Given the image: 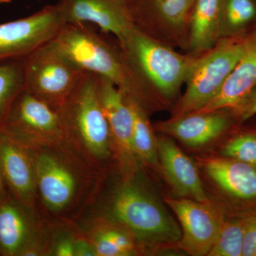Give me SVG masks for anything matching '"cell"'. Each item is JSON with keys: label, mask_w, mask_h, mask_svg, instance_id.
<instances>
[{"label": "cell", "mask_w": 256, "mask_h": 256, "mask_svg": "<svg viewBox=\"0 0 256 256\" xmlns=\"http://www.w3.org/2000/svg\"><path fill=\"white\" fill-rule=\"evenodd\" d=\"M166 204L182 229L176 246L191 256H208L224 222L222 214L210 202L181 197L166 198Z\"/></svg>", "instance_id": "7c38bea8"}, {"label": "cell", "mask_w": 256, "mask_h": 256, "mask_svg": "<svg viewBox=\"0 0 256 256\" xmlns=\"http://www.w3.org/2000/svg\"><path fill=\"white\" fill-rule=\"evenodd\" d=\"M48 244L34 207L10 194L0 202V256H46Z\"/></svg>", "instance_id": "8fae6325"}, {"label": "cell", "mask_w": 256, "mask_h": 256, "mask_svg": "<svg viewBox=\"0 0 256 256\" xmlns=\"http://www.w3.org/2000/svg\"><path fill=\"white\" fill-rule=\"evenodd\" d=\"M233 114L236 122H245L256 114V86L244 100L234 107L229 109Z\"/></svg>", "instance_id": "83f0119b"}, {"label": "cell", "mask_w": 256, "mask_h": 256, "mask_svg": "<svg viewBox=\"0 0 256 256\" xmlns=\"http://www.w3.org/2000/svg\"><path fill=\"white\" fill-rule=\"evenodd\" d=\"M33 152L37 195L50 213H66L80 198L86 180L82 168L89 164L66 140Z\"/></svg>", "instance_id": "5b68a950"}, {"label": "cell", "mask_w": 256, "mask_h": 256, "mask_svg": "<svg viewBox=\"0 0 256 256\" xmlns=\"http://www.w3.org/2000/svg\"><path fill=\"white\" fill-rule=\"evenodd\" d=\"M119 46L136 72L172 104L198 66L203 54H180L175 48L130 28Z\"/></svg>", "instance_id": "277c9868"}, {"label": "cell", "mask_w": 256, "mask_h": 256, "mask_svg": "<svg viewBox=\"0 0 256 256\" xmlns=\"http://www.w3.org/2000/svg\"><path fill=\"white\" fill-rule=\"evenodd\" d=\"M133 176L122 178L100 202L94 216L127 229L144 250L176 244L182 232L162 204Z\"/></svg>", "instance_id": "7a4b0ae2"}, {"label": "cell", "mask_w": 256, "mask_h": 256, "mask_svg": "<svg viewBox=\"0 0 256 256\" xmlns=\"http://www.w3.org/2000/svg\"><path fill=\"white\" fill-rule=\"evenodd\" d=\"M8 195H9V193H8L2 178L1 175H0V202L4 200Z\"/></svg>", "instance_id": "4dcf8cb0"}, {"label": "cell", "mask_w": 256, "mask_h": 256, "mask_svg": "<svg viewBox=\"0 0 256 256\" xmlns=\"http://www.w3.org/2000/svg\"><path fill=\"white\" fill-rule=\"evenodd\" d=\"M64 24L56 3L26 18L0 24V64L26 60L52 41Z\"/></svg>", "instance_id": "30bf717a"}, {"label": "cell", "mask_w": 256, "mask_h": 256, "mask_svg": "<svg viewBox=\"0 0 256 256\" xmlns=\"http://www.w3.org/2000/svg\"><path fill=\"white\" fill-rule=\"evenodd\" d=\"M235 122L229 109L210 112L196 111L159 121L154 124V129L175 138L186 146L195 148L220 138Z\"/></svg>", "instance_id": "9a60e30c"}, {"label": "cell", "mask_w": 256, "mask_h": 256, "mask_svg": "<svg viewBox=\"0 0 256 256\" xmlns=\"http://www.w3.org/2000/svg\"><path fill=\"white\" fill-rule=\"evenodd\" d=\"M158 140V156L163 172L178 196L208 202L196 166L169 136Z\"/></svg>", "instance_id": "e0dca14e"}, {"label": "cell", "mask_w": 256, "mask_h": 256, "mask_svg": "<svg viewBox=\"0 0 256 256\" xmlns=\"http://www.w3.org/2000/svg\"><path fill=\"white\" fill-rule=\"evenodd\" d=\"M86 236L92 242L96 256H132L141 254L137 240L118 224L94 216Z\"/></svg>", "instance_id": "ffe728a7"}, {"label": "cell", "mask_w": 256, "mask_h": 256, "mask_svg": "<svg viewBox=\"0 0 256 256\" xmlns=\"http://www.w3.org/2000/svg\"><path fill=\"white\" fill-rule=\"evenodd\" d=\"M24 90V60L0 64V128Z\"/></svg>", "instance_id": "cb8c5ba5"}, {"label": "cell", "mask_w": 256, "mask_h": 256, "mask_svg": "<svg viewBox=\"0 0 256 256\" xmlns=\"http://www.w3.org/2000/svg\"><path fill=\"white\" fill-rule=\"evenodd\" d=\"M250 33L220 38L216 44L204 55L186 82L182 96L173 108L172 117L201 110L220 92L242 58Z\"/></svg>", "instance_id": "8992f818"}, {"label": "cell", "mask_w": 256, "mask_h": 256, "mask_svg": "<svg viewBox=\"0 0 256 256\" xmlns=\"http://www.w3.org/2000/svg\"><path fill=\"white\" fill-rule=\"evenodd\" d=\"M208 176L226 194L244 202L256 201V166L225 156L201 160Z\"/></svg>", "instance_id": "ac0fdd59"}, {"label": "cell", "mask_w": 256, "mask_h": 256, "mask_svg": "<svg viewBox=\"0 0 256 256\" xmlns=\"http://www.w3.org/2000/svg\"><path fill=\"white\" fill-rule=\"evenodd\" d=\"M133 116L132 149L141 165L159 168L158 140L154 134V126L149 119V112L137 100L124 96Z\"/></svg>", "instance_id": "7402d4cb"}, {"label": "cell", "mask_w": 256, "mask_h": 256, "mask_svg": "<svg viewBox=\"0 0 256 256\" xmlns=\"http://www.w3.org/2000/svg\"><path fill=\"white\" fill-rule=\"evenodd\" d=\"M86 73L52 40L24 60L25 90L58 110Z\"/></svg>", "instance_id": "52a82bcc"}, {"label": "cell", "mask_w": 256, "mask_h": 256, "mask_svg": "<svg viewBox=\"0 0 256 256\" xmlns=\"http://www.w3.org/2000/svg\"><path fill=\"white\" fill-rule=\"evenodd\" d=\"M75 256H96L92 242L86 236L76 238Z\"/></svg>", "instance_id": "f546056e"}, {"label": "cell", "mask_w": 256, "mask_h": 256, "mask_svg": "<svg viewBox=\"0 0 256 256\" xmlns=\"http://www.w3.org/2000/svg\"><path fill=\"white\" fill-rule=\"evenodd\" d=\"M222 156L256 166V134H239L226 143Z\"/></svg>", "instance_id": "484cf974"}, {"label": "cell", "mask_w": 256, "mask_h": 256, "mask_svg": "<svg viewBox=\"0 0 256 256\" xmlns=\"http://www.w3.org/2000/svg\"><path fill=\"white\" fill-rule=\"evenodd\" d=\"M53 42L82 70L108 79L149 114L170 107L169 102L136 72L119 44L114 46L87 25L66 24Z\"/></svg>", "instance_id": "6da1fadb"}, {"label": "cell", "mask_w": 256, "mask_h": 256, "mask_svg": "<svg viewBox=\"0 0 256 256\" xmlns=\"http://www.w3.org/2000/svg\"><path fill=\"white\" fill-rule=\"evenodd\" d=\"M0 130L33 149L66 140L58 111L25 90L15 100Z\"/></svg>", "instance_id": "9c48e42d"}, {"label": "cell", "mask_w": 256, "mask_h": 256, "mask_svg": "<svg viewBox=\"0 0 256 256\" xmlns=\"http://www.w3.org/2000/svg\"><path fill=\"white\" fill-rule=\"evenodd\" d=\"M66 140L89 165L97 166L112 156L108 122L101 106L98 76L84 74L58 109Z\"/></svg>", "instance_id": "3957f363"}, {"label": "cell", "mask_w": 256, "mask_h": 256, "mask_svg": "<svg viewBox=\"0 0 256 256\" xmlns=\"http://www.w3.org/2000/svg\"><path fill=\"white\" fill-rule=\"evenodd\" d=\"M196 0H122L133 26L173 48L190 50V20Z\"/></svg>", "instance_id": "ba28073f"}, {"label": "cell", "mask_w": 256, "mask_h": 256, "mask_svg": "<svg viewBox=\"0 0 256 256\" xmlns=\"http://www.w3.org/2000/svg\"><path fill=\"white\" fill-rule=\"evenodd\" d=\"M56 4L66 24H92L118 42L133 28L122 0H58Z\"/></svg>", "instance_id": "2e32d148"}, {"label": "cell", "mask_w": 256, "mask_h": 256, "mask_svg": "<svg viewBox=\"0 0 256 256\" xmlns=\"http://www.w3.org/2000/svg\"><path fill=\"white\" fill-rule=\"evenodd\" d=\"M76 238L68 232L56 234L50 242L47 256H75Z\"/></svg>", "instance_id": "4316f807"}, {"label": "cell", "mask_w": 256, "mask_h": 256, "mask_svg": "<svg viewBox=\"0 0 256 256\" xmlns=\"http://www.w3.org/2000/svg\"><path fill=\"white\" fill-rule=\"evenodd\" d=\"M244 217L224 222L208 256H242Z\"/></svg>", "instance_id": "d4e9b609"}, {"label": "cell", "mask_w": 256, "mask_h": 256, "mask_svg": "<svg viewBox=\"0 0 256 256\" xmlns=\"http://www.w3.org/2000/svg\"><path fill=\"white\" fill-rule=\"evenodd\" d=\"M222 0H196L190 20V50L188 53L203 54L220 40Z\"/></svg>", "instance_id": "44dd1931"}, {"label": "cell", "mask_w": 256, "mask_h": 256, "mask_svg": "<svg viewBox=\"0 0 256 256\" xmlns=\"http://www.w3.org/2000/svg\"><path fill=\"white\" fill-rule=\"evenodd\" d=\"M0 175L10 196L34 207L37 190L33 149L1 130Z\"/></svg>", "instance_id": "5bb4252c"}, {"label": "cell", "mask_w": 256, "mask_h": 256, "mask_svg": "<svg viewBox=\"0 0 256 256\" xmlns=\"http://www.w3.org/2000/svg\"><path fill=\"white\" fill-rule=\"evenodd\" d=\"M98 90L110 128L112 156L117 160L121 176H133L141 164L132 149V110L124 94L108 79L98 76Z\"/></svg>", "instance_id": "4fadbf2b"}, {"label": "cell", "mask_w": 256, "mask_h": 256, "mask_svg": "<svg viewBox=\"0 0 256 256\" xmlns=\"http://www.w3.org/2000/svg\"><path fill=\"white\" fill-rule=\"evenodd\" d=\"M242 256H256V213L245 216Z\"/></svg>", "instance_id": "f1b7e54d"}, {"label": "cell", "mask_w": 256, "mask_h": 256, "mask_svg": "<svg viewBox=\"0 0 256 256\" xmlns=\"http://www.w3.org/2000/svg\"><path fill=\"white\" fill-rule=\"evenodd\" d=\"M12 0H0V4H8L11 2Z\"/></svg>", "instance_id": "1f68e13d"}, {"label": "cell", "mask_w": 256, "mask_h": 256, "mask_svg": "<svg viewBox=\"0 0 256 256\" xmlns=\"http://www.w3.org/2000/svg\"><path fill=\"white\" fill-rule=\"evenodd\" d=\"M256 86V28L249 34L242 58L220 92L200 112L232 109L240 104Z\"/></svg>", "instance_id": "d6986e66"}, {"label": "cell", "mask_w": 256, "mask_h": 256, "mask_svg": "<svg viewBox=\"0 0 256 256\" xmlns=\"http://www.w3.org/2000/svg\"><path fill=\"white\" fill-rule=\"evenodd\" d=\"M256 28V0H222L220 38L242 36Z\"/></svg>", "instance_id": "603a6c76"}]
</instances>
